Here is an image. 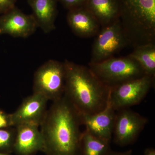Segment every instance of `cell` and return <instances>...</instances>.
I'll use <instances>...</instances> for the list:
<instances>
[{"mask_svg":"<svg viewBox=\"0 0 155 155\" xmlns=\"http://www.w3.org/2000/svg\"><path fill=\"white\" fill-rule=\"evenodd\" d=\"M81 114L64 96L53 102L40 125L44 151L50 155H80Z\"/></svg>","mask_w":155,"mask_h":155,"instance_id":"cell-1","label":"cell"},{"mask_svg":"<svg viewBox=\"0 0 155 155\" xmlns=\"http://www.w3.org/2000/svg\"><path fill=\"white\" fill-rule=\"evenodd\" d=\"M64 94L81 114H93L104 110L110 88L103 84L88 67L66 60Z\"/></svg>","mask_w":155,"mask_h":155,"instance_id":"cell-2","label":"cell"},{"mask_svg":"<svg viewBox=\"0 0 155 155\" xmlns=\"http://www.w3.org/2000/svg\"><path fill=\"white\" fill-rule=\"evenodd\" d=\"M88 67L100 81L110 88L146 75L140 64L128 55L113 57L100 63L90 62Z\"/></svg>","mask_w":155,"mask_h":155,"instance_id":"cell-3","label":"cell"},{"mask_svg":"<svg viewBox=\"0 0 155 155\" xmlns=\"http://www.w3.org/2000/svg\"><path fill=\"white\" fill-rule=\"evenodd\" d=\"M65 83L64 62L49 60L39 67L35 73L33 93L54 102L64 96Z\"/></svg>","mask_w":155,"mask_h":155,"instance_id":"cell-4","label":"cell"},{"mask_svg":"<svg viewBox=\"0 0 155 155\" xmlns=\"http://www.w3.org/2000/svg\"><path fill=\"white\" fill-rule=\"evenodd\" d=\"M129 45L119 19L101 28L97 34L93 44L90 63H100L112 58Z\"/></svg>","mask_w":155,"mask_h":155,"instance_id":"cell-5","label":"cell"},{"mask_svg":"<svg viewBox=\"0 0 155 155\" xmlns=\"http://www.w3.org/2000/svg\"><path fill=\"white\" fill-rule=\"evenodd\" d=\"M155 78L145 75L110 88L111 105L117 111L138 104L154 85Z\"/></svg>","mask_w":155,"mask_h":155,"instance_id":"cell-6","label":"cell"},{"mask_svg":"<svg viewBox=\"0 0 155 155\" xmlns=\"http://www.w3.org/2000/svg\"><path fill=\"white\" fill-rule=\"evenodd\" d=\"M148 122L147 118L129 108L116 111L113 131L114 142L122 147L133 143Z\"/></svg>","mask_w":155,"mask_h":155,"instance_id":"cell-7","label":"cell"},{"mask_svg":"<svg viewBox=\"0 0 155 155\" xmlns=\"http://www.w3.org/2000/svg\"><path fill=\"white\" fill-rule=\"evenodd\" d=\"M48 100L38 94L33 93L23 100L15 112L11 114L13 127L31 124L39 127L46 114Z\"/></svg>","mask_w":155,"mask_h":155,"instance_id":"cell-8","label":"cell"},{"mask_svg":"<svg viewBox=\"0 0 155 155\" xmlns=\"http://www.w3.org/2000/svg\"><path fill=\"white\" fill-rule=\"evenodd\" d=\"M38 28L32 14H25L16 7L0 17V35L25 38L33 34Z\"/></svg>","mask_w":155,"mask_h":155,"instance_id":"cell-9","label":"cell"},{"mask_svg":"<svg viewBox=\"0 0 155 155\" xmlns=\"http://www.w3.org/2000/svg\"><path fill=\"white\" fill-rule=\"evenodd\" d=\"M116 113L111 105L109 97L107 104L102 110L94 114L81 115L82 125H84L85 130L92 135L110 142Z\"/></svg>","mask_w":155,"mask_h":155,"instance_id":"cell-10","label":"cell"},{"mask_svg":"<svg viewBox=\"0 0 155 155\" xmlns=\"http://www.w3.org/2000/svg\"><path fill=\"white\" fill-rule=\"evenodd\" d=\"M39 126L31 124L18 125L13 149L20 155H31L44 151L45 142Z\"/></svg>","mask_w":155,"mask_h":155,"instance_id":"cell-11","label":"cell"},{"mask_svg":"<svg viewBox=\"0 0 155 155\" xmlns=\"http://www.w3.org/2000/svg\"><path fill=\"white\" fill-rule=\"evenodd\" d=\"M122 14L127 21L144 26L155 21V0H120Z\"/></svg>","mask_w":155,"mask_h":155,"instance_id":"cell-12","label":"cell"},{"mask_svg":"<svg viewBox=\"0 0 155 155\" xmlns=\"http://www.w3.org/2000/svg\"><path fill=\"white\" fill-rule=\"evenodd\" d=\"M67 19L72 32L81 38L97 35L101 27L96 18L84 6L69 10Z\"/></svg>","mask_w":155,"mask_h":155,"instance_id":"cell-13","label":"cell"},{"mask_svg":"<svg viewBox=\"0 0 155 155\" xmlns=\"http://www.w3.org/2000/svg\"><path fill=\"white\" fill-rule=\"evenodd\" d=\"M58 2V0H28L38 26L45 33H49L56 28Z\"/></svg>","mask_w":155,"mask_h":155,"instance_id":"cell-14","label":"cell"},{"mask_svg":"<svg viewBox=\"0 0 155 155\" xmlns=\"http://www.w3.org/2000/svg\"><path fill=\"white\" fill-rule=\"evenodd\" d=\"M84 7L96 18L101 28L119 19L120 0H87Z\"/></svg>","mask_w":155,"mask_h":155,"instance_id":"cell-15","label":"cell"},{"mask_svg":"<svg viewBox=\"0 0 155 155\" xmlns=\"http://www.w3.org/2000/svg\"><path fill=\"white\" fill-rule=\"evenodd\" d=\"M134 48L133 51L128 56L140 64L146 75L155 78V43Z\"/></svg>","mask_w":155,"mask_h":155,"instance_id":"cell-16","label":"cell"},{"mask_svg":"<svg viewBox=\"0 0 155 155\" xmlns=\"http://www.w3.org/2000/svg\"><path fill=\"white\" fill-rule=\"evenodd\" d=\"M110 142L98 138L85 130L81 139L80 155H108L111 152Z\"/></svg>","mask_w":155,"mask_h":155,"instance_id":"cell-17","label":"cell"},{"mask_svg":"<svg viewBox=\"0 0 155 155\" xmlns=\"http://www.w3.org/2000/svg\"><path fill=\"white\" fill-rule=\"evenodd\" d=\"M16 133L12 127L0 129V150L13 149Z\"/></svg>","mask_w":155,"mask_h":155,"instance_id":"cell-18","label":"cell"},{"mask_svg":"<svg viewBox=\"0 0 155 155\" xmlns=\"http://www.w3.org/2000/svg\"><path fill=\"white\" fill-rule=\"evenodd\" d=\"M63 7L69 10L84 7L87 0H58Z\"/></svg>","mask_w":155,"mask_h":155,"instance_id":"cell-19","label":"cell"},{"mask_svg":"<svg viewBox=\"0 0 155 155\" xmlns=\"http://www.w3.org/2000/svg\"><path fill=\"white\" fill-rule=\"evenodd\" d=\"M17 0H0V14H6L15 8Z\"/></svg>","mask_w":155,"mask_h":155,"instance_id":"cell-20","label":"cell"},{"mask_svg":"<svg viewBox=\"0 0 155 155\" xmlns=\"http://www.w3.org/2000/svg\"><path fill=\"white\" fill-rule=\"evenodd\" d=\"M13 127L11 114L0 110V129Z\"/></svg>","mask_w":155,"mask_h":155,"instance_id":"cell-21","label":"cell"},{"mask_svg":"<svg viewBox=\"0 0 155 155\" xmlns=\"http://www.w3.org/2000/svg\"><path fill=\"white\" fill-rule=\"evenodd\" d=\"M132 151L131 150L123 152H117L111 151L108 155H132Z\"/></svg>","mask_w":155,"mask_h":155,"instance_id":"cell-22","label":"cell"},{"mask_svg":"<svg viewBox=\"0 0 155 155\" xmlns=\"http://www.w3.org/2000/svg\"><path fill=\"white\" fill-rule=\"evenodd\" d=\"M144 155H155V150L154 149L147 148L144 151Z\"/></svg>","mask_w":155,"mask_h":155,"instance_id":"cell-23","label":"cell"},{"mask_svg":"<svg viewBox=\"0 0 155 155\" xmlns=\"http://www.w3.org/2000/svg\"><path fill=\"white\" fill-rule=\"evenodd\" d=\"M0 155H7L1 153H0Z\"/></svg>","mask_w":155,"mask_h":155,"instance_id":"cell-24","label":"cell"}]
</instances>
